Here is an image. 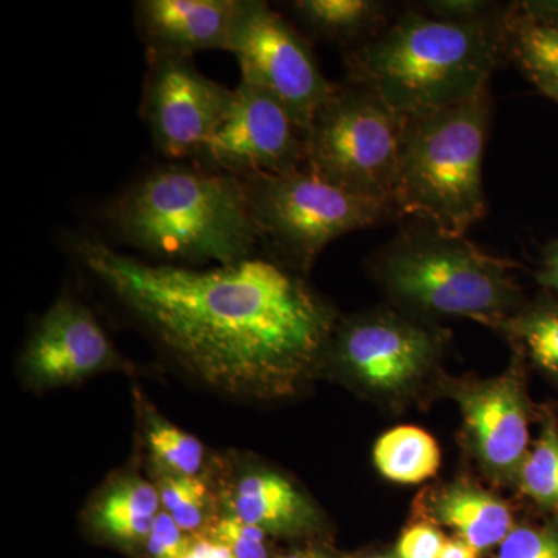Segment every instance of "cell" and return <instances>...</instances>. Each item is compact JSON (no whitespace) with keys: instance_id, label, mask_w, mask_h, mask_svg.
I'll list each match as a JSON object with an SVG mask.
<instances>
[{"instance_id":"6da1fadb","label":"cell","mask_w":558,"mask_h":558,"mask_svg":"<svg viewBox=\"0 0 558 558\" xmlns=\"http://www.w3.org/2000/svg\"><path fill=\"white\" fill-rule=\"evenodd\" d=\"M70 245L172 362L230 398H288L328 355L332 307L279 260L204 270L134 258L86 234Z\"/></svg>"},{"instance_id":"7a4b0ae2","label":"cell","mask_w":558,"mask_h":558,"mask_svg":"<svg viewBox=\"0 0 558 558\" xmlns=\"http://www.w3.org/2000/svg\"><path fill=\"white\" fill-rule=\"evenodd\" d=\"M106 219L121 241L174 266H227L260 245L244 180L193 161L143 175L110 201Z\"/></svg>"},{"instance_id":"3957f363","label":"cell","mask_w":558,"mask_h":558,"mask_svg":"<svg viewBox=\"0 0 558 558\" xmlns=\"http://www.w3.org/2000/svg\"><path fill=\"white\" fill-rule=\"evenodd\" d=\"M502 47V28L490 20L451 22L409 11L348 54V75L409 120L487 90Z\"/></svg>"},{"instance_id":"277c9868","label":"cell","mask_w":558,"mask_h":558,"mask_svg":"<svg viewBox=\"0 0 558 558\" xmlns=\"http://www.w3.org/2000/svg\"><path fill=\"white\" fill-rule=\"evenodd\" d=\"M488 120L487 90L405 120L392 207L440 233L465 236L487 211L483 159Z\"/></svg>"},{"instance_id":"5b68a950","label":"cell","mask_w":558,"mask_h":558,"mask_svg":"<svg viewBox=\"0 0 558 558\" xmlns=\"http://www.w3.org/2000/svg\"><path fill=\"white\" fill-rule=\"evenodd\" d=\"M376 269L396 299L429 314L492 323L515 300L506 260L432 227L400 234Z\"/></svg>"},{"instance_id":"8992f818","label":"cell","mask_w":558,"mask_h":558,"mask_svg":"<svg viewBox=\"0 0 558 558\" xmlns=\"http://www.w3.org/2000/svg\"><path fill=\"white\" fill-rule=\"evenodd\" d=\"M250 215L266 245L307 271L330 242L391 216V202L360 196L307 170L244 180Z\"/></svg>"},{"instance_id":"52a82bcc","label":"cell","mask_w":558,"mask_h":558,"mask_svg":"<svg viewBox=\"0 0 558 558\" xmlns=\"http://www.w3.org/2000/svg\"><path fill=\"white\" fill-rule=\"evenodd\" d=\"M405 119L365 87L336 86L307 132L306 168L332 185L391 202Z\"/></svg>"},{"instance_id":"ba28073f","label":"cell","mask_w":558,"mask_h":558,"mask_svg":"<svg viewBox=\"0 0 558 558\" xmlns=\"http://www.w3.org/2000/svg\"><path fill=\"white\" fill-rule=\"evenodd\" d=\"M241 81L281 102L304 132L336 84L323 75L310 43L260 0H244L229 43Z\"/></svg>"},{"instance_id":"9c48e42d","label":"cell","mask_w":558,"mask_h":558,"mask_svg":"<svg viewBox=\"0 0 558 558\" xmlns=\"http://www.w3.org/2000/svg\"><path fill=\"white\" fill-rule=\"evenodd\" d=\"M307 134L281 102L240 81L211 137L193 163L247 180L306 167Z\"/></svg>"},{"instance_id":"30bf717a","label":"cell","mask_w":558,"mask_h":558,"mask_svg":"<svg viewBox=\"0 0 558 558\" xmlns=\"http://www.w3.org/2000/svg\"><path fill=\"white\" fill-rule=\"evenodd\" d=\"M231 98L233 90L201 73L193 58L148 50L140 110L154 146L172 163L197 159Z\"/></svg>"},{"instance_id":"8fae6325","label":"cell","mask_w":558,"mask_h":558,"mask_svg":"<svg viewBox=\"0 0 558 558\" xmlns=\"http://www.w3.org/2000/svg\"><path fill=\"white\" fill-rule=\"evenodd\" d=\"M439 339L396 314H369L337 326L328 355L348 377L377 392H400L424 377Z\"/></svg>"},{"instance_id":"7c38bea8","label":"cell","mask_w":558,"mask_h":558,"mask_svg":"<svg viewBox=\"0 0 558 558\" xmlns=\"http://www.w3.org/2000/svg\"><path fill=\"white\" fill-rule=\"evenodd\" d=\"M121 365L120 352L94 312L72 295L51 304L21 355L22 374L36 388L68 387Z\"/></svg>"},{"instance_id":"4fadbf2b","label":"cell","mask_w":558,"mask_h":558,"mask_svg":"<svg viewBox=\"0 0 558 558\" xmlns=\"http://www.w3.org/2000/svg\"><path fill=\"white\" fill-rule=\"evenodd\" d=\"M469 442L481 464L499 478L517 475L527 454L526 402L515 373L453 391Z\"/></svg>"},{"instance_id":"5bb4252c","label":"cell","mask_w":558,"mask_h":558,"mask_svg":"<svg viewBox=\"0 0 558 558\" xmlns=\"http://www.w3.org/2000/svg\"><path fill=\"white\" fill-rule=\"evenodd\" d=\"M244 0H140L135 25L148 50L193 58L227 50Z\"/></svg>"},{"instance_id":"9a60e30c","label":"cell","mask_w":558,"mask_h":558,"mask_svg":"<svg viewBox=\"0 0 558 558\" xmlns=\"http://www.w3.org/2000/svg\"><path fill=\"white\" fill-rule=\"evenodd\" d=\"M226 515L263 529L271 537H303L318 531L314 502L275 470L253 468L236 476L220 497Z\"/></svg>"},{"instance_id":"2e32d148","label":"cell","mask_w":558,"mask_h":558,"mask_svg":"<svg viewBox=\"0 0 558 558\" xmlns=\"http://www.w3.org/2000/svg\"><path fill=\"white\" fill-rule=\"evenodd\" d=\"M160 512L156 483L130 472L105 484L87 506L84 521L95 537L137 556Z\"/></svg>"},{"instance_id":"e0dca14e","label":"cell","mask_w":558,"mask_h":558,"mask_svg":"<svg viewBox=\"0 0 558 558\" xmlns=\"http://www.w3.org/2000/svg\"><path fill=\"white\" fill-rule=\"evenodd\" d=\"M435 515L453 527L478 553L501 545L512 531V513L501 499L469 484L444 488L435 499Z\"/></svg>"},{"instance_id":"ac0fdd59","label":"cell","mask_w":558,"mask_h":558,"mask_svg":"<svg viewBox=\"0 0 558 558\" xmlns=\"http://www.w3.org/2000/svg\"><path fill=\"white\" fill-rule=\"evenodd\" d=\"M502 39L527 78L558 102V27L512 14L502 24Z\"/></svg>"},{"instance_id":"d6986e66","label":"cell","mask_w":558,"mask_h":558,"mask_svg":"<svg viewBox=\"0 0 558 558\" xmlns=\"http://www.w3.org/2000/svg\"><path fill=\"white\" fill-rule=\"evenodd\" d=\"M146 449L159 475L205 476L208 451L196 436L172 424L140 399Z\"/></svg>"},{"instance_id":"ffe728a7","label":"cell","mask_w":558,"mask_h":558,"mask_svg":"<svg viewBox=\"0 0 558 558\" xmlns=\"http://www.w3.org/2000/svg\"><path fill=\"white\" fill-rule=\"evenodd\" d=\"M374 462L385 478L400 484H417L438 473L440 449L425 429L407 425L380 436L374 447Z\"/></svg>"},{"instance_id":"44dd1931","label":"cell","mask_w":558,"mask_h":558,"mask_svg":"<svg viewBox=\"0 0 558 558\" xmlns=\"http://www.w3.org/2000/svg\"><path fill=\"white\" fill-rule=\"evenodd\" d=\"M317 38L352 40L379 22L384 3L371 0H296L290 3Z\"/></svg>"},{"instance_id":"7402d4cb","label":"cell","mask_w":558,"mask_h":558,"mask_svg":"<svg viewBox=\"0 0 558 558\" xmlns=\"http://www.w3.org/2000/svg\"><path fill=\"white\" fill-rule=\"evenodd\" d=\"M161 509L186 534L201 535L208 531L220 515L218 498L205 476L159 475Z\"/></svg>"},{"instance_id":"603a6c76","label":"cell","mask_w":558,"mask_h":558,"mask_svg":"<svg viewBox=\"0 0 558 558\" xmlns=\"http://www.w3.org/2000/svg\"><path fill=\"white\" fill-rule=\"evenodd\" d=\"M517 475L527 497L546 508L558 509V432L553 424L543 428Z\"/></svg>"},{"instance_id":"cb8c5ba5","label":"cell","mask_w":558,"mask_h":558,"mask_svg":"<svg viewBox=\"0 0 558 558\" xmlns=\"http://www.w3.org/2000/svg\"><path fill=\"white\" fill-rule=\"evenodd\" d=\"M505 326L526 343L538 365L558 376V311L531 312Z\"/></svg>"},{"instance_id":"d4e9b609","label":"cell","mask_w":558,"mask_h":558,"mask_svg":"<svg viewBox=\"0 0 558 558\" xmlns=\"http://www.w3.org/2000/svg\"><path fill=\"white\" fill-rule=\"evenodd\" d=\"M205 534L227 546L236 558H271L270 535L236 517L220 513Z\"/></svg>"},{"instance_id":"484cf974","label":"cell","mask_w":558,"mask_h":558,"mask_svg":"<svg viewBox=\"0 0 558 558\" xmlns=\"http://www.w3.org/2000/svg\"><path fill=\"white\" fill-rule=\"evenodd\" d=\"M497 558H558V526L512 529Z\"/></svg>"},{"instance_id":"4316f807","label":"cell","mask_w":558,"mask_h":558,"mask_svg":"<svg viewBox=\"0 0 558 558\" xmlns=\"http://www.w3.org/2000/svg\"><path fill=\"white\" fill-rule=\"evenodd\" d=\"M193 535L186 534L174 520L161 509L150 529L145 545L137 556L143 558H185Z\"/></svg>"},{"instance_id":"83f0119b","label":"cell","mask_w":558,"mask_h":558,"mask_svg":"<svg viewBox=\"0 0 558 558\" xmlns=\"http://www.w3.org/2000/svg\"><path fill=\"white\" fill-rule=\"evenodd\" d=\"M446 542L442 532L433 524H414L399 539L398 558H439Z\"/></svg>"},{"instance_id":"f1b7e54d","label":"cell","mask_w":558,"mask_h":558,"mask_svg":"<svg viewBox=\"0 0 558 558\" xmlns=\"http://www.w3.org/2000/svg\"><path fill=\"white\" fill-rule=\"evenodd\" d=\"M433 17L451 22L486 21L492 7L480 0H436L427 3Z\"/></svg>"},{"instance_id":"f546056e","label":"cell","mask_w":558,"mask_h":558,"mask_svg":"<svg viewBox=\"0 0 558 558\" xmlns=\"http://www.w3.org/2000/svg\"><path fill=\"white\" fill-rule=\"evenodd\" d=\"M185 558H236L231 550L207 534L193 535Z\"/></svg>"},{"instance_id":"4dcf8cb0","label":"cell","mask_w":558,"mask_h":558,"mask_svg":"<svg viewBox=\"0 0 558 558\" xmlns=\"http://www.w3.org/2000/svg\"><path fill=\"white\" fill-rule=\"evenodd\" d=\"M539 281L549 288L558 290V241L554 242L548 250H546L545 263H543L542 274H539Z\"/></svg>"},{"instance_id":"1f68e13d","label":"cell","mask_w":558,"mask_h":558,"mask_svg":"<svg viewBox=\"0 0 558 558\" xmlns=\"http://www.w3.org/2000/svg\"><path fill=\"white\" fill-rule=\"evenodd\" d=\"M478 550L465 543L464 539H447L439 558H478Z\"/></svg>"},{"instance_id":"d6a6232c","label":"cell","mask_w":558,"mask_h":558,"mask_svg":"<svg viewBox=\"0 0 558 558\" xmlns=\"http://www.w3.org/2000/svg\"><path fill=\"white\" fill-rule=\"evenodd\" d=\"M277 558H332L325 556H317V554H290V556H282Z\"/></svg>"},{"instance_id":"836d02e7","label":"cell","mask_w":558,"mask_h":558,"mask_svg":"<svg viewBox=\"0 0 558 558\" xmlns=\"http://www.w3.org/2000/svg\"><path fill=\"white\" fill-rule=\"evenodd\" d=\"M371 558H398V557H392V556H381V557H371Z\"/></svg>"}]
</instances>
